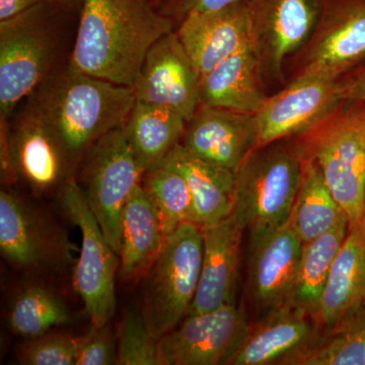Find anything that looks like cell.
I'll return each instance as SVG.
<instances>
[{
	"label": "cell",
	"mask_w": 365,
	"mask_h": 365,
	"mask_svg": "<svg viewBox=\"0 0 365 365\" xmlns=\"http://www.w3.org/2000/svg\"><path fill=\"white\" fill-rule=\"evenodd\" d=\"M173 31L150 0H83L68 66L134 88L151 47Z\"/></svg>",
	"instance_id": "1"
},
{
	"label": "cell",
	"mask_w": 365,
	"mask_h": 365,
	"mask_svg": "<svg viewBox=\"0 0 365 365\" xmlns=\"http://www.w3.org/2000/svg\"><path fill=\"white\" fill-rule=\"evenodd\" d=\"M135 103L133 88L67 66L43 83L31 106L76 165L101 137L123 126Z\"/></svg>",
	"instance_id": "2"
},
{
	"label": "cell",
	"mask_w": 365,
	"mask_h": 365,
	"mask_svg": "<svg viewBox=\"0 0 365 365\" xmlns=\"http://www.w3.org/2000/svg\"><path fill=\"white\" fill-rule=\"evenodd\" d=\"M269 144L252 151L235 174L232 215L250 237L284 225L302 175V158L295 144Z\"/></svg>",
	"instance_id": "3"
},
{
	"label": "cell",
	"mask_w": 365,
	"mask_h": 365,
	"mask_svg": "<svg viewBox=\"0 0 365 365\" xmlns=\"http://www.w3.org/2000/svg\"><path fill=\"white\" fill-rule=\"evenodd\" d=\"M294 144L302 158L319 165L349 230L359 225L365 190V105L354 103L345 111L333 113Z\"/></svg>",
	"instance_id": "4"
},
{
	"label": "cell",
	"mask_w": 365,
	"mask_h": 365,
	"mask_svg": "<svg viewBox=\"0 0 365 365\" xmlns=\"http://www.w3.org/2000/svg\"><path fill=\"white\" fill-rule=\"evenodd\" d=\"M203 248L201 227L182 223L167 237L144 275L143 314L158 339L189 313L200 280Z\"/></svg>",
	"instance_id": "5"
},
{
	"label": "cell",
	"mask_w": 365,
	"mask_h": 365,
	"mask_svg": "<svg viewBox=\"0 0 365 365\" xmlns=\"http://www.w3.org/2000/svg\"><path fill=\"white\" fill-rule=\"evenodd\" d=\"M49 4L0 21V117L9 119L47 81L56 51Z\"/></svg>",
	"instance_id": "6"
},
{
	"label": "cell",
	"mask_w": 365,
	"mask_h": 365,
	"mask_svg": "<svg viewBox=\"0 0 365 365\" xmlns=\"http://www.w3.org/2000/svg\"><path fill=\"white\" fill-rule=\"evenodd\" d=\"M60 201L67 217L81 234V247L74 269V288L83 299L91 325L104 326L112 321L116 312L119 256L106 239L73 176L60 189Z\"/></svg>",
	"instance_id": "7"
},
{
	"label": "cell",
	"mask_w": 365,
	"mask_h": 365,
	"mask_svg": "<svg viewBox=\"0 0 365 365\" xmlns=\"http://www.w3.org/2000/svg\"><path fill=\"white\" fill-rule=\"evenodd\" d=\"M0 251L11 265L36 273H62L76 247L58 223L14 192H0Z\"/></svg>",
	"instance_id": "8"
},
{
	"label": "cell",
	"mask_w": 365,
	"mask_h": 365,
	"mask_svg": "<svg viewBox=\"0 0 365 365\" xmlns=\"http://www.w3.org/2000/svg\"><path fill=\"white\" fill-rule=\"evenodd\" d=\"M83 162L78 185L106 239L119 256L122 212L143 175L122 126L101 137Z\"/></svg>",
	"instance_id": "9"
},
{
	"label": "cell",
	"mask_w": 365,
	"mask_h": 365,
	"mask_svg": "<svg viewBox=\"0 0 365 365\" xmlns=\"http://www.w3.org/2000/svg\"><path fill=\"white\" fill-rule=\"evenodd\" d=\"M343 101L338 79L297 76L285 90L266 98L255 113L254 150L306 133L337 111Z\"/></svg>",
	"instance_id": "10"
},
{
	"label": "cell",
	"mask_w": 365,
	"mask_h": 365,
	"mask_svg": "<svg viewBox=\"0 0 365 365\" xmlns=\"http://www.w3.org/2000/svg\"><path fill=\"white\" fill-rule=\"evenodd\" d=\"M249 326L246 314L235 304L188 314L158 340L162 364L225 365Z\"/></svg>",
	"instance_id": "11"
},
{
	"label": "cell",
	"mask_w": 365,
	"mask_h": 365,
	"mask_svg": "<svg viewBox=\"0 0 365 365\" xmlns=\"http://www.w3.org/2000/svg\"><path fill=\"white\" fill-rule=\"evenodd\" d=\"M200 74L175 31L151 47L133 90L137 102L176 112L187 122L200 106Z\"/></svg>",
	"instance_id": "12"
},
{
	"label": "cell",
	"mask_w": 365,
	"mask_h": 365,
	"mask_svg": "<svg viewBox=\"0 0 365 365\" xmlns=\"http://www.w3.org/2000/svg\"><path fill=\"white\" fill-rule=\"evenodd\" d=\"M9 151L16 181L36 195L62 188L74 168L58 138L30 106L9 130Z\"/></svg>",
	"instance_id": "13"
},
{
	"label": "cell",
	"mask_w": 365,
	"mask_h": 365,
	"mask_svg": "<svg viewBox=\"0 0 365 365\" xmlns=\"http://www.w3.org/2000/svg\"><path fill=\"white\" fill-rule=\"evenodd\" d=\"M176 33L200 76L235 53L256 45L248 0L217 11L187 14Z\"/></svg>",
	"instance_id": "14"
},
{
	"label": "cell",
	"mask_w": 365,
	"mask_h": 365,
	"mask_svg": "<svg viewBox=\"0 0 365 365\" xmlns=\"http://www.w3.org/2000/svg\"><path fill=\"white\" fill-rule=\"evenodd\" d=\"M299 76L338 79L365 58V0H326Z\"/></svg>",
	"instance_id": "15"
},
{
	"label": "cell",
	"mask_w": 365,
	"mask_h": 365,
	"mask_svg": "<svg viewBox=\"0 0 365 365\" xmlns=\"http://www.w3.org/2000/svg\"><path fill=\"white\" fill-rule=\"evenodd\" d=\"M321 335L317 319L292 304L274 307L250 324L239 347L225 365H285Z\"/></svg>",
	"instance_id": "16"
},
{
	"label": "cell",
	"mask_w": 365,
	"mask_h": 365,
	"mask_svg": "<svg viewBox=\"0 0 365 365\" xmlns=\"http://www.w3.org/2000/svg\"><path fill=\"white\" fill-rule=\"evenodd\" d=\"M256 134L254 114L200 105L182 144L204 162L235 173L254 150Z\"/></svg>",
	"instance_id": "17"
},
{
	"label": "cell",
	"mask_w": 365,
	"mask_h": 365,
	"mask_svg": "<svg viewBox=\"0 0 365 365\" xmlns=\"http://www.w3.org/2000/svg\"><path fill=\"white\" fill-rule=\"evenodd\" d=\"M302 250V242L287 222L251 237L248 280L257 306L270 311L289 304Z\"/></svg>",
	"instance_id": "18"
},
{
	"label": "cell",
	"mask_w": 365,
	"mask_h": 365,
	"mask_svg": "<svg viewBox=\"0 0 365 365\" xmlns=\"http://www.w3.org/2000/svg\"><path fill=\"white\" fill-rule=\"evenodd\" d=\"M255 44L261 61L279 71L283 61L313 32L321 16L319 0H248Z\"/></svg>",
	"instance_id": "19"
},
{
	"label": "cell",
	"mask_w": 365,
	"mask_h": 365,
	"mask_svg": "<svg viewBox=\"0 0 365 365\" xmlns=\"http://www.w3.org/2000/svg\"><path fill=\"white\" fill-rule=\"evenodd\" d=\"M201 230L204 247L202 268L188 314L204 313L235 304L244 227L230 215L222 222Z\"/></svg>",
	"instance_id": "20"
},
{
	"label": "cell",
	"mask_w": 365,
	"mask_h": 365,
	"mask_svg": "<svg viewBox=\"0 0 365 365\" xmlns=\"http://www.w3.org/2000/svg\"><path fill=\"white\" fill-rule=\"evenodd\" d=\"M364 309L365 232L360 222L350 228L334 260L316 319L326 331Z\"/></svg>",
	"instance_id": "21"
},
{
	"label": "cell",
	"mask_w": 365,
	"mask_h": 365,
	"mask_svg": "<svg viewBox=\"0 0 365 365\" xmlns=\"http://www.w3.org/2000/svg\"><path fill=\"white\" fill-rule=\"evenodd\" d=\"M261 66L256 45L223 60L200 76V105L255 114L267 98L262 88Z\"/></svg>",
	"instance_id": "22"
},
{
	"label": "cell",
	"mask_w": 365,
	"mask_h": 365,
	"mask_svg": "<svg viewBox=\"0 0 365 365\" xmlns=\"http://www.w3.org/2000/svg\"><path fill=\"white\" fill-rule=\"evenodd\" d=\"M160 165L176 170L186 180L193 199V223L198 227L215 225L232 215L235 172L204 162L182 143L175 146Z\"/></svg>",
	"instance_id": "23"
},
{
	"label": "cell",
	"mask_w": 365,
	"mask_h": 365,
	"mask_svg": "<svg viewBox=\"0 0 365 365\" xmlns=\"http://www.w3.org/2000/svg\"><path fill=\"white\" fill-rule=\"evenodd\" d=\"M162 223L140 184L125 204L121 220L119 275L124 282L144 277L165 245Z\"/></svg>",
	"instance_id": "24"
},
{
	"label": "cell",
	"mask_w": 365,
	"mask_h": 365,
	"mask_svg": "<svg viewBox=\"0 0 365 365\" xmlns=\"http://www.w3.org/2000/svg\"><path fill=\"white\" fill-rule=\"evenodd\" d=\"M187 121L160 106L137 102L122 126L132 155L141 172L160 165L181 143Z\"/></svg>",
	"instance_id": "25"
},
{
	"label": "cell",
	"mask_w": 365,
	"mask_h": 365,
	"mask_svg": "<svg viewBox=\"0 0 365 365\" xmlns=\"http://www.w3.org/2000/svg\"><path fill=\"white\" fill-rule=\"evenodd\" d=\"M345 220L348 222L345 212L329 189L319 165L313 160L302 158V181L288 225L304 244Z\"/></svg>",
	"instance_id": "26"
},
{
	"label": "cell",
	"mask_w": 365,
	"mask_h": 365,
	"mask_svg": "<svg viewBox=\"0 0 365 365\" xmlns=\"http://www.w3.org/2000/svg\"><path fill=\"white\" fill-rule=\"evenodd\" d=\"M349 232L347 220L302 244L299 270L289 304L317 319L334 260Z\"/></svg>",
	"instance_id": "27"
},
{
	"label": "cell",
	"mask_w": 365,
	"mask_h": 365,
	"mask_svg": "<svg viewBox=\"0 0 365 365\" xmlns=\"http://www.w3.org/2000/svg\"><path fill=\"white\" fill-rule=\"evenodd\" d=\"M7 319L14 334L33 339L69 323L71 313L58 294L42 285L33 284L14 295Z\"/></svg>",
	"instance_id": "28"
},
{
	"label": "cell",
	"mask_w": 365,
	"mask_h": 365,
	"mask_svg": "<svg viewBox=\"0 0 365 365\" xmlns=\"http://www.w3.org/2000/svg\"><path fill=\"white\" fill-rule=\"evenodd\" d=\"M285 365H365V309L322 331L313 344Z\"/></svg>",
	"instance_id": "29"
},
{
	"label": "cell",
	"mask_w": 365,
	"mask_h": 365,
	"mask_svg": "<svg viewBox=\"0 0 365 365\" xmlns=\"http://www.w3.org/2000/svg\"><path fill=\"white\" fill-rule=\"evenodd\" d=\"M140 185L157 211L165 237L182 223H193L192 194L176 170L163 165L151 168L143 173Z\"/></svg>",
	"instance_id": "30"
},
{
	"label": "cell",
	"mask_w": 365,
	"mask_h": 365,
	"mask_svg": "<svg viewBox=\"0 0 365 365\" xmlns=\"http://www.w3.org/2000/svg\"><path fill=\"white\" fill-rule=\"evenodd\" d=\"M158 338L143 314H125L117 338V364L163 365Z\"/></svg>",
	"instance_id": "31"
},
{
	"label": "cell",
	"mask_w": 365,
	"mask_h": 365,
	"mask_svg": "<svg viewBox=\"0 0 365 365\" xmlns=\"http://www.w3.org/2000/svg\"><path fill=\"white\" fill-rule=\"evenodd\" d=\"M78 338L68 334L46 333L29 339L19 353V361L26 365H73Z\"/></svg>",
	"instance_id": "32"
},
{
	"label": "cell",
	"mask_w": 365,
	"mask_h": 365,
	"mask_svg": "<svg viewBox=\"0 0 365 365\" xmlns=\"http://www.w3.org/2000/svg\"><path fill=\"white\" fill-rule=\"evenodd\" d=\"M117 364V345L111 322L102 327H91L83 337H78L74 365Z\"/></svg>",
	"instance_id": "33"
},
{
	"label": "cell",
	"mask_w": 365,
	"mask_h": 365,
	"mask_svg": "<svg viewBox=\"0 0 365 365\" xmlns=\"http://www.w3.org/2000/svg\"><path fill=\"white\" fill-rule=\"evenodd\" d=\"M168 14H175L180 20L191 13L217 11L242 0H165Z\"/></svg>",
	"instance_id": "34"
},
{
	"label": "cell",
	"mask_w": 365,
	"mask_h": 365,
	"mask_svg": "<svg viewBox=\"0 0 365 365\" xmlns=\"http://www.w3.org/2000/svg\"><path fill=\"white\" fill-rule=\"evenodd\" d=\"M341 83L344 101L365 105V68Z\"/></svg>",
	"instance_id": "35"
},
{
	"label": "cell",
	"mask_w": 365,
	"mask_h": 365,
	"mask_svg": "<svg viewBox=\"0 0 365 365\" xmlns=\"http://www.w3.org/2000/svg\"><path fill=\"white\" fill-rule=\"evenodd\" d=\"M47 0H0V21L11 20Z\"/></svg>",
	"instance_id": "36"
},
{
	"label": "cell",
	"mask_w": 365,
	"mask_h": 365,
	"mask_svg": "<svg viewBox=\"0 0 365 365\" xmlns=\"http://www.w3.org/2000/svg\"><path fill=\"white\" fill-rule=\"evenodd\" d=\"M47 1L50 2L52 6L69 7L71 6L76 0H47Z\"/></svg>",
	"instance_id": "37"
},
{
	"label": "cell",
	"mask_w": 365,
	"mask_h": 365,
	"mask_svg": "<svg viewBox=\"0 0 365 365\" xmlns=\"http://www.w3.org/2000/svg\"><path fill=\"white\" fill-rule=\"evenodd\" d=\"M361 225H362V227H364V232H365V190H364V215H362Z\"/></svg>",
	"instance_id": "38"
},
{
	"label": "cell",
	"mask_w": 365,
	"mask_h": 365,
	"mask_svg": "<svg viewBox=\"0 0 365 365\" xmlns=\"http://www.w3.org/2000/svg\"><path fill=\"white\" fill-rule=\"evenodd\" d=\"M151 2H153L155 4V0H150Z\"/></svg>",
	"instance_id": "39"
}]
</instances>
